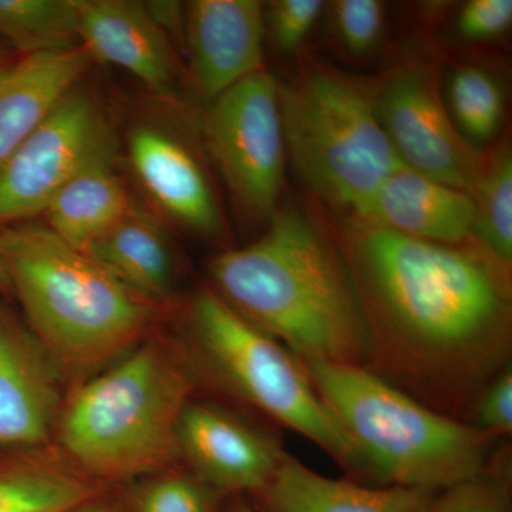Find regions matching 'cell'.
Here are the masks:
<instances>
[{
  "label": "cell",
  "instance_id": "1",
  "mask_svg": "<svg viewBox=\"0 0 512 512\" xmlns=\"http://www.w3.org/2000/svg\"><path fill=\"white\" fill-rule=\"evenodd\" d=\"M355 284L367 369L424 406L466 421L511 365V271L474 241L436 244L349 217L333 229Z\"/></svg>",
  "mask_w": 512,
  "mask_h": 512
},
{
  "label": "cell",
  "instance_id": "2",
  "mask_svg": "<svg viewBox=\"0 0 512 512\" xmlns=\"http://www.w3.org/2000/svg\"><path fill=\"white\" fill-rule=\"evenodd\" d=\"M214 291L302 360L367 366L369 336L333 228L312 212L278 208L262 237L214 256Z\"/></svg>",
  "mask_w": 512,
  "mask_h": 512
},
{
  "label": "cell",
  "instance_id": "3",
  "mask_svg": "<svg viewBox=\"0 0 512 512\" xmlns=\"http://www.w3.org/2000/svg\"><path fill=\"white\" fill-rule=\"evenodd\" d=\"M0 268L60 373L97 372L143 343L163 315V303L123 284L46 225L0 228Z\"/></svg>",
  "mask_w": 512,
  "mask_h": 512
},
{
  "label": "cell",
  "instance_id": "4",
  "mask_svg": "<svg viewBox=\"0 0 512 512\" xmlns=\"http://www.w3.org/2000/svg\"><path fill=\"white\" fill-rule=\"evenodd\" d=\"M197 384L185 353L148 339L84 380L62 412L59 441L87 477L127 480L173 466L178 421Z\"/></svg>",
  "mask_w": 512,
  "mask_h": 512
},
{
  "label": "cell",
  "instance_id": "5",
  "mask_svg": "<svg viewBox=\"0 0 512 512\" xmlns=\"http://www.w3.org/2000/svg\"><path fill=\"white\" fill-rule=\"evenodd\" d=\"M299 360L369 484L439 493L476 477L497 451L491 434L424 406L365 366Z\"/></svg>",
  "mask_w": 512,
  "mask_h": 512
},
{
  "label": "cell",
  "instance_id": "6",
  "mask_svg": "<svg viewBox=\"0 0 512 512\" xmlns=\"http://www.w3.org/2000/svg\"><path fill=\"white\" fill-rule=\"evenodd\" d=\"M286 156L333 210L356 214L403 167L377 116L373 84L306 57L279 83Z\"/></svg>",
  "mask_w": 512,
  "mask_h": 512
},
{
  "label": "cell",
  "instance_id": "7",
  "mask_svg": "<svg viewBox=\"0 0 512 512\" xmlns=\"http://www.w3.org/2000/svg\"><path fill=\"white\" fill-rule=\"evenodd\" d=\"M190 325L197 356L222 387L318 446L352 480L369 484L362 458L298 356L256 328L212 288L192 296Z\"/></svg>",
  "mask_w": 512,
  "mask_h": 512
},
{
  "label": "cell",
  "instance_id": "8",
  "mask_svg": "<svg viewBox=\"0 0 512 512\" xmlns=\"http://www.w3.org/2000/svg\"><path fill=\"white\" fill-rule=\"evenodd\" d=\"M204 134L239 210L254 221L271 220L288 161L278 80L259 70L212 100Z\"/></svg>",
  "mask_w": 512,
  "mask_h": 512
},
{
  "label": "cell",
  "instance_id": "9",
  "mask_svg": "<svg viewBox=\"0 0 512 512\" xmlns=\"http://www.w3.org/2000/svg\"><path fill=\"white\" fill-rule=\"evenodd\" d=\"M114 154L99 103L92 94L74 89L0 165V228L43 214L74 175Z\"/></svg>",
  "mask_w": 512,
  "mask_h": 512
},
{
  "label": "cell",
  "instance_id": "10",
  "mask_svg": "<svg viewBox=\"0 0 512 512\" xmlns=\"http://www.w3.org/2000/svg\"><path fill=\"white\" fill-rule=\"evenodd\" d=\"M373 99L384 133L406 167L471 191L484 156L451 120L433 63L409 59L397 64L373 83Z\"/></svg>",
  "mask_w": 512,
  "mask_h": 512
},
{
  "label": "cell",
  "instance_id": "11",
  "mask_svg": "<svg viewBox=\"0 0 512 512\" xmlns=\"http://www.w3.org/2000/svg\"><path fill=\"white\" fill-rule=\"evenodd\" d=\"M177 437L194 477L217 494L259 493L288 456L271 433L212 403L191 400Z\"/></svg>",
  "mask_w": 512,
  "mask_h": 512
},
{
  "label": "cell",
  "instance_id": "12",
  "mask_svg": "<svg viewBox=\"0 0 512 512\" xmlns=\"http://www.w3.org/2000/svg\"><path fill=\"white\" fill-rule=\"evenodd\" d=\"M265 6L258 0H195L185 6L192 83L204 100L264 70Z\"/></svg>",
  "mask_w": 512,
  "mask_h": 512
},
{
  "label": "cell",
  "instance_id": "13",
  "mask_svg": "<svg viewBox=\"0 0 512 512\" xmlns=\"http://www.w3.org/2000/svg\"><path fill=\"white\" fill-rule=\"evenodd\" d=\"M60 370L0 302V447L45 444L55 424Z\"/></svg>",
  "mask_w": 512,
  "mask_h": 512
},
{
  "label": "cell",
  "instance_id": "14",
  "mask_svg": "<svg viewBox=\"0 0 512 512\" xmlns=\"http://www.w3.org/2000/svg\"><path fill=\"white\" fill-rule=\"evenodd\" d=\"M79 37L92 60L127 70L158 96H173L178 77L173 46L144 2L79 0Z\"/></svg>",
  "mask_w": 512,
  "mask_h": 512
},
{
  "label": "cell",
  "instance_id": "15",
  "mask_svg": "<svg viewBox=\"0 0 512 512\" xmlns=\"http://www.w3.org/2000/svg\"><path fill=\"white\" fill-rule=\"evenodd\" d=\"M128 156L138 180L161 210L194 234L224 237L217 197L190 148L160 128L138 126L128 137Z\"/></svg>",
  "mask_w": 512,
  "mask_h": 512
},
{
  "label": "cell",
  "instance_id": "16",
  "mask_svg": "<svg viewBox=\"0 0 512 512\" xmlns=\"http://www.w3.org/2000/svg\"><path fill=\"white\" fill-rule=\"evenodd\" d=\"M474 215L470 192L403 165L350 217L421 241L460 245L473 237Z\"/></svg>",
  "mask_w": 512,
  "mask_h": 512
},
{
  "label": "cell",
  "instance_id": "17",
  "mask_svg": "<svg viewBox=\"0 0 512 512\" xmlns=\"http://www.w3.org/2000/svg\"><path fill=\"white\" fill-rule=\"evenodd\" d=\"M90 62L80 46L0 64V165L76 89Z\"/></svg>",
  "mask_w": 512,
  "mask_h": 512
},
{
  "label": "cell",
  "instance_id": "18",
  "mask_svg": "<svg viewBox=\"0 0 512 512\" xmlns=\"http://www.w3.org/2000/svg\"><path fill=\"white\" fill-rule=\"evenodd\" d=\"M436 493L335 480L316 473L291 454L255 494L261 512H426Z\"/></svg>",
  "mask_w": 512,
  "mask_h": 512
},
{
  "label": "cell",
  "instance_id": "19",
  "mask_svg": "<svg viewBox=\"0 0 512 512\" xmlns=\"http://www.w3.org/2000/svg\"><path fill=\"white\" fill-rule=\"evenodd\" d=\"M134 291L164 303L174 288L170 241L153 218L133 210L84 249Z\"/></svg>",
  "mask_w": 512,
  "mask_h": 512
},
{
  "label": "cell",
  "instance_id": "20",
  "mask_svg": "<svg viewBox=\"0 0 512 512\" xmlns=\"http://www.w3.org/2000/svg\"><path fill=\"white\" fill-rule=\"evenodd\" d=\"M133 210L126 185L114 170V157H107L67 181L42 215L53 234L84 251Z\"/></svg>",
  "mask_w": 512,
  "mask_h": 512
},
{
  "label": "cell",
  "instance_id": "21",
  "mask_svg": "<svg viewBox=\"0 0 512 512\" xmlns=\"http://www.w3.org/2000/svg\"><path fill=\"white\" fill-rule=\"evenodd\" d=\"M90 477L50 463L0 467V512H69L94 501Z\"/></svg>",
  "mask_w": 512,
  "mask_h": 512
},
{
  "label": "cell",
  "instance_id": "22",
  "mask_svg": "<svg viewBox=\"0 0 512 512\" xmlns=\"http://www.w3.org/2000/svg\"><path fill=\"white\" fill-rule=\"evenodd\" d=\"M0 36L22 55L80 47L79 0H0Z\"/></svg>",
  "mask_w": 512,
  "mask_h": 512
},
{
  "label": "cell",
  "instance_id": "23",
  "mask_svg": "<svg viewBox=\"0 0 512 512\" xmlns=\"http://www.w3.org/2000/svg\"><path fill=\"white\" fill-rule=\"evenodd\" d=\"M474 202V241L498 264L512 266V153L508 144L483 158L470 191Z\"/></svg>",
  "mask_w": 512,
  "mask_h": 512
},
{
  "label": "cell",
  "instance_id": "24",
  "mask_svg": "<svg viewBox=\"0 0 512 512\" xmlns=\"http://www.w3.org/2000/svg\"><path fill=\"white\" fill-rule=\"evenodd\" d=\"M443 94L451 120L471 146L494 140L503 124L504 93L493 73L478 64H461Z\"/></svg>",
  "mask_w": 512,
  "mask_h": 512
},
{
  "label": "cell",
  "instance_id": "25",
  "mask_svg": "<svg viewBox=\"0 0 512 512\" xmlns=\"http://www.w3.org/2000/svg\"><path fill=\"white\" fill-rule=\"evenodd\" d=\"M426 512H511V463L507 451L494 453L476 477L434 494Z\"/></svg>",
  "mask_w": 512,
  "mask_h": 512
},
{
  "label": "cell",
  "instance_id": "26",
  "mask_svg": "<svg viewBox=\"0 0 512 512\" xmlns=\"http://www.w3.org/2000/svg\"><path fill=\"white\" fill-rule=\"evenodd\" d=\"M339 46L355 57L369 56L382 42L386 5L380 0H336L326 6Z\"/></svg>",
  "mask_w": 512,
  "mask_h": 512
},
{
  "label": "cell",
  "instance_id": "27",
  "mask_svg": "<svg viewBox=\"0 0 512 512\" xmlns=\"http://www.w3.org/2000/svg\"><path fill=\"white\" fill-rule=\"evenodd\" d=\"M215 495L197 477L171 474L143 488L134 512H215Z\"/></svg>",
  "mask_w": 512,
  "mask_h": 512
},
{
  "label": "cell",
  "instance_id": "28",
  "mask_svg": "<svg viewBox=\"0 0 512 512\" xmlns=\"http://www.w3.org/2000/svg\"><path fill=\"white\" fill-rule=\"evenodd\" d=\"M328 3L322 0H274L265 6V28L282 53L298 52L306 42Z\"/></svg>",
  "mask_w": 512,
  "mask_h": 512
},
{
  "label": "cell",
  "instance_id": "29",
  "mask_svg": "<svg viewBox=\"0 0 512 512\" xmlns=\"http://www.w3.org/2000/svg\"><path fill=\"white\" fill-rule=\"evenodd\" d=\"M468 424L505 439L512 433V369L501 370L490 383L485 384L471 409Z\"/></svg>",
  "mask_w": 512,
  "mask_h": 512
},
{
  "label": "cell",
  "instance_id": "30",
  "mask_svg": "<svg viewBox=\"0 0 512 512\" xmlns=\"http://www.w3.org/2000/svg\"><path fill=\"white\" fill-rule=\"evenodd\" d=\"M511 25V0H470L461 6L456 18L458 35L468 42L498 39Z\"/></svg>",
  "mask_w": 512,
  "mask_h": 512
},
{
  "label": "cell",
  "instance_id": "31",
  "mask_svg": "<svg viewBox=\"0 0 512 512\" xmlns=\"http://www.w3.org/2000/svg\"><path fill=\"white\" fill-rule=\"evenodd\" d=\"M144 6L168 39L170 36L184 35L185 6L180 2H146Z\"/></svg>",
  "mask_w": 512,
  "mask_h": 512
},
{
  "label": "cell",
  "instance_id": "32",
  "mask_svg": "<svg viewBox=\"0 0 512 512\" xmlns=\"http://www.w3.org/2000/svg\"><path fill=\"white\" fill-rule=\"evenodd\" d=\"M69 512H113L107 507L106 504L96 503V501H90V503L80 505V507L74 508Z\"/></svg>",
  "mask_w": 512,
  "mask_h": 512
},
{
  "label": "cell",
  "instance_id": "33",
  "mask_svg": "<svg viewBox=\"0 0 512 512\" xmlns=\"http://www.w3.org/2000/svg\"><path fill=\"white\" fill-rule=\"evenodd\" d=\"M228 512H261L258 510V508L255 507V505H251L247 503V501H238V503H235L232 505L231 508H229Z\"/></svg>",
  "mask_w": 512,
  "mask_h": 512
},
{
  "label": "cell",
  "instance_id": "34",
  "mask_svg": "<svg viewBox=\"0 0 512 512\" xmlns=\"http://www.w3.org/2000/svg\"><path fill=\"white\" fill-rule=\"evenodd\" d=\"M0 288L8 291V285H6L5 275H3L2 268H0Z\"/></svg>",
  "mask_w": 512,
  "mask_h": 512
}]
</instances>
